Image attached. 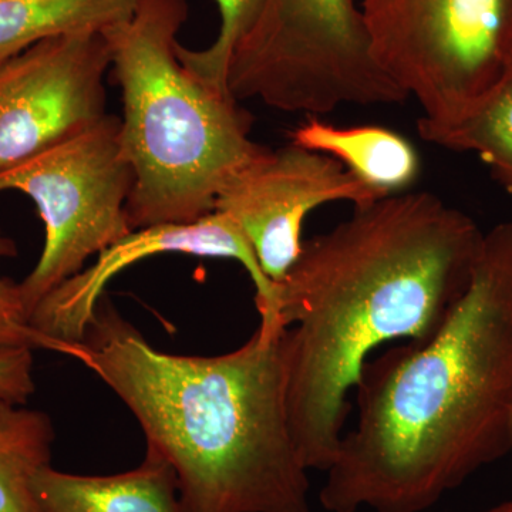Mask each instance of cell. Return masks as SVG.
Here are the masks:
<instances>
[{
  "instance_id": "obj_17",
  "label": "cell",
  "mask_w": 512,
  "mask_h": 512,
  "mask_svg": "<svg viewBox=\"0 0 512 512\" xmlns=\"http://www.w3.org/2000/svg\"><path fill=\"white\" fill-rule=\"evenodd\" d=\"M18 254L15 242L0 229V258ZM49 349L45 338L32 329L20 296L19 284L0 275V355L16 350Z\"/></svg>"
},
{
  "instance_id": "obj_9",
  "label": "cell",
  "mask_w": 512,
  "mask_h": 512,
  "mask_svg": "<svg viewBox=\"0 0 512 512\" xmlns=\"http://www.w3.org/2000/svg\"><path fill=\"white\" fill-rule=\"evenodd\" d=\"M384 198L335 158L289 144L242 168L218 194L227 215L254 249L269 281L278 284L302 251L303 220L320 205L367 204Z\"/></svg>"
},
{
  "instance_id": "obj_14",
  "label": "cell",
  "mask_w": 512,
  "mask_h": 512,
  "mask_svg": "<svg viewBox=\"0 0 512 512\" xmlns=\"http://www.w3.org/2000/svg\"><path fill=\"white\" fill-rule=\"evenodd\" d=\"M55 439L49 414L0 402V512H36L33 480L50 466Z\"/></svg>"
},
{
  "instance_id": "obj_7",
  "label": "cell",
  "mask_w": 512,
  "mask_h": 512,
  "mask_svg": "<svg viewBox=\"0 0 512 512\" xmlns=\"http://www.w3.org/2000/svg\"><path fill=\"white\" fill-rule=\"evenodd\" d=\"M134 173L120 143V117L106 114L82 133L0 174V192L18 191L35 202L45 247L19 284L29 319L87 259L133 232L127 201Z\"/></svg>"
},
{
  "instance_id": "obj_2",
  "label": "cell",
  "mask_w": 512,
  "mask_h": 512,
  "mask_svg": "<svg viewBox=\"0 0 512 512\" xmlns=\"http://www.w3.org/2000/svg\"><path fill=\"white\" fill-rule=\"evenodd\" d=\"M328 512H424L512 451V222L485 232L470 288L423 345L367 359Z\"/></svg>"
},
{
  "instance_id": "obj_11",
  "label": "cell",
  "mask_w": 512,
  "mask_h": 512,
  "mask_svg": "<svg viewBox=\"0 0 512 512\" xmlns=\"http://www.w3.org/2000/svg\"><path fill=\"white\" fill-rule=\"evenodd\" d=\"M33 500L36 512H184L173 468L151 447L140 466L113 476L42 468Z\"/></svg>"
},
{
  "instance_id": "obj_15",
  "label": "cell",
  "mask_w": 512,
  "mask_h": 512,
  "mask_svg": "<svg viewBox=\"0 0 512 512\" xmlns=\"http://www.w3.org/2000/svg\"><path fill=\"white\" fill-rule=\"evenodd\" d=\"M423 140L453 151H471L490 167L498 184L512 194V70L504 82L457 123L417 127Z\"/></svg>"
},
{
  "instance_id": "obj_3",
  "label": "cell",
  "mask_w": 512,
  "mask_h": 512,
  "mask_svg": "<svg viewBox=\"0 0 512 512\" xmlns=\"http://www.w3.org/2000/svg\"><path fill=\"white\" fill-rule=\"evenodd\" d=\"M284 328L259 323L220 356L161 352L101 299L80 360L168 461L184 512H313L286 410Z\"/></svg>"
},
{
  "instance_id": "obj_5",
  "label": "cell",
  "mask_w": 512,
  "mask_h": 512,
  "mask_svg": "<svg viewBox=\"0 0 512 512\" xmlns=\"http://www.w3.org/2000/svg\"><path fill=\"white\" fill-rule=\"evenodd\" d=\"M228 92L285 113L313 117L345 104L409 99L373 57L355 0H266L254 29L232 53Z\"/></svg>"
},
{
  "instance_id": "obj_13",
  "label": "cell",
  "mask_w": 512,
  "mask_h": 512,
  "mask_svg": "<svg viewBox=\"0 0 512 512\" xmlns=\"http://www.w3.org/2000/svg\"><path fill=\"white\" fill-rule=\"evenodd\" d=\"M141 0H0V62L53 37L104 32L133 18Z\"/></svg>"
},
{
  "instance_id": "obj_19",
  "label": "cell",
  "mask_w": 512,
  "mask_h": 512,
  "mask_svg": "<svg viewBox=\"0 0 512 512\" xmlns=\"http://www.w3.org/2000/svg\"><path fill=\"white\" fill-rule=\"evenodd\" d=\"M483 512H512V501H505V503L494 505Z\"/></svg>"
},
{
  "instance_id": "obj_16",
  "label": "cell",
  "mask_w": 512,
  "mask_h": 512,
  "mask_svg": "<svg viewBox=\"0 0 512 512\" xmlns=\"http://www.w3.org/2000/svg\"><path fill=\"white\" fill-rule=\"evenodd\" d=\"M220 10L221 28L211 46L202 50L175 45L178 60L205 86L227 94L228 64L239 43L254 29L266 0H214ZM232 97V96H231Z\"/></svg>"
},
{
  "instance_id": "obj_18",
  "label": "cell",
  "mask_w": 512,
  "mask_h": 512,
  "mask_svg": "<svg viewBox=\"0 0 512 512\" xmlns=\"http://www.w3.org/2000/svg\"><path fill=\"white\" fill-rule=\"evenodd\" d=\"M28 386V370L18 355H0V402L22 399Z\"/></svg>"
},
{
  "instance_id": "obj_1",
  "label": "cell",
  "mask_w": 512,
  "mask_h": 512,
  "mask_svg": "<svg viewBox=\"0 0 512 512\" xmlns=\"http://www.w3.org/2000/svg\"><path fill=\"white\" fill-rule=\"evenodd\" d=\"M484 235L436 195L402 192L355 205L303 242L275 298L289 427L306 470L332 466L370 355L392 342L423 345L443 328L470 288Z\"/></svg>"
},
{
  "instance_id": "obj_10",
  "label": "cell",
  "mask_w": 512,
  "mask_h": 512,
  "mask_svg": "<svg viewBox=\"0 0 512 512\" xmlns=\"http://www.w3.org/2000/svg\"><path fill=\"white\" fill-rule=\"evenodd\" d=\"M161 254H188L234 259L255 285V303L264 322L276 320L275 284L259 265L247 237L231 218L214 211L185 224L136 229L97 255L96 262L49 293L30 315V326L53 352L67 355L82 342L107 284L128 266Z\"/></svg>"
},
{
  "instance_id": "obj_6",
  "label": "cell",
  "mask_w": 512,
  "mask_h": 512,
  "mask_svg": "<svg viewBox=\"0 0 512 512\" xmlns=\"http://www.w3.org/2000/svg\"><path fill=\"white\" fill-rule=\"evenodd\" d=\"M377 64L423 109L417 127L468 116L512 70V0H362Z\"/></svg>"
},
{
  "instance_id": "obj_12",
  "label": "cell",
  "mask_w": 512,
  "mask_h": 512,
  "mask_svg": "<svg viewBox=\"0 0 512 512\" xmlns=\"http://www.w3.org/2000/svg\"><path fill=\"white\" fill-rule=\"evenodd\" d=\"M291 140L335 158L383 197L409 191L420 175L416 148L389 128L336 127L311 117L292 131Z\"/></svg>"
},
{
  "instance_id": "obj_8",
  "label": "cell",
  "mask_w": 512,
  "mask_h": 512,
  "mask_svg": "<svg viewBox=\"0 0 512 512\" xmlns=\"http://www.w3.org/2000/svg\"><path fill=\"white\" fill-rule=\"evenodd\" d=\"M110 67L103 32L53 37L0 62V174L103 119Z\"/></svg>"
},
{
  "instance_id": "obj_4",
  "label": "cell",
  "mask_w": 512,
  "mask_h": 512,
  "mask_svg": "<svg viewBox=\"0 0 512 512\" xmlns=\"http://www.w3.org/2000/svg\"><path fill=\"white\" fill-rule=\"evenodd\" d=\"M187 18V0H141L133 18L103 32L123 100L120 143L134 173L126 207L133 231L212 214L222 188L268 150L251 138L252 114L178 60Z\"/></svg>"
}]
</instances>
